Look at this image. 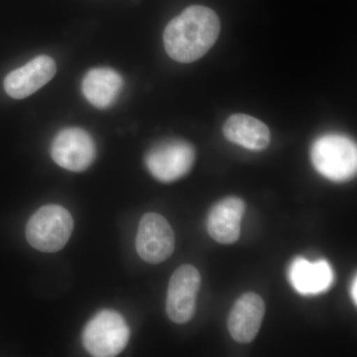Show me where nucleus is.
Masks as SVG:
<instances>
[{
  "instance_id": "obj_5",
  "label": "nucleus",
  "mask_w": 357,
  "mask_h": 357,
  "mask_svg": "<svg viewBox=\"0 0 357 357\" xmlns=\"http://www.w3.org/2000/svg\"><path fill=\"white\" fill-rule=\"evenodd\" d=\"M196 152L190 143L183 140H168L149 150L145 157L148 171L163 183H172L191 171Z\"/></svg>"
},
{
  "instance_id": "obj_11",
  "label": "nucleus",
  "mask_w": 357,
  "mask_h": 357,
  "mask_svg": "<svg viewBox=\"0 0 357 357\" xmlns=\"http://www.w3.org/2000/svg\"><path fill=\"white\" fill-rule=\"evenodd\" d=\"M245 211L243 199L230 197L218 202L208 213L206 229L218 243L232 244L238 241Z\"/></svg>"
},
{
  "instance_id": "obj_12",
  "label": "nucleus",
  "mask_w": 357,
  "mask_h": 357,
  "mask_svg": "<svg viewBox=\"0 0 357 357\" xmlns=\"http://www.w3.org/2000/svg\"><path fill=\"white\" fill-rule=\"evenodd\" d=\"M333 272L326 260L310 262L297 257L289 268L291 285L301 295H317L325 292L332 286Z\"/></svg>"
},
{
  "instance_id": "obj_10",
  "label": "nucleus",
  "mask_w": 357,
  "mask_h": 357,
  "mask_svg": "<svg viewBox=\"0 0 357 357\" xmlns=\"http://www.w3.org/2000/svg\"><path fill=\"white\" fill-rule=\"evenodd\" d=\"M265 314L264 301L253 292L244 294L232 307L227 319L230 335L239 344H249L261 328Z\"/></svg>"
},
{
  "instance_id": "obj_14",
  "label": "nucleus",
  "mask_w": 357,
  "mask_h": 357,
  "mask_svg": "<svg viewBox=\"0 0 357 357\" xmlns=\"http://www.w3.org/2000/svg\"><path fill=\"white\" fill-rule=\"evenodd\" d=\"M223 134L230 142L255 151L266 149L271 140L269 128L246 114L231 115L223 126Z\"/></svg>"
},
{
  "instance_id": "obj_13",
  "label": "nucleus",
  "mask_w": 357,
  "mask_h": 357,
  "mask_svg": "<svg viewBox=\"0 0 357 357\" xmlns=\"http://www.w3.org/2000/svg\"><path fill=\"white\" fill-rule=\"evenodd\" d=\"M123 79L116 70L109 68H96L89 70L83 79V93L93 107L109 109L121 93Z\"/></svg>"
},
{
  "instance_id": "obj_7",
  "label": "nucleus",
  "mask_w": 357,
  "mask_h": 357,
  "mask_svg": "<svg viewBox=\"0 0 357 357\" xmlns=\"http://www.w3.org/2000/svg\"><path fill=\"white\" fill-rule=\"evenodd\" d=\"M175 234L165 218L156 213L143 215L136 236L138 255L150 264H159L173 255Z\"/></svg>"
},
{
  "instance_id": "obj_8",
  "label": "nucleus",
  "mask_w": 357,
  "mask_h": 357,
  "mask_svg": "<svg viewBox=\"0 0 357 357\" xmlns=\"http://www.w3.org/2000/svg\"><path fill=\"white\" fill-rule=\"evenodd\" d=\"M95 141L86 130L70 128L63 129L51 146V156L56 164L72 172H83L95 161Z\"/></svg>"
},
{
  "instance_id": "obj_6",
  "label": "nucleus",
  "mask_w": 357,
  "mask_h": 357,
  "mask_svg": "<svg viewBox=\"0 0 357 357\" xmlns=\"http://www.w3.org/2000/svg\"><path fill=\"white\" fill-rule=\"evenodd\" d=\"M201 274L192 265H182L169 282L166 312L176 324H185L195 316L197 295L201 288Z\"/></svg>"
},
{
  "instance_id": "obj_4",
  "label": "nucleus",
  "mask_w": 357,
  "mask_h": 357,
  "mask_svg": "<svg viewBox=\"0 0 357 357\" xmlns=\"http://www.w3.org/2000/svg\"><path fill=\"white\" fill-rule=\"evenodd\" d=\"M130 331L126 319L112 310L98 312L84 326L83 344L91 356H119L128 345Z\"/></svg>"
},
{
  "instance_id": "obj_1",
  "label": "nucleus",
  "mask_w": 357,
  "mask_h": 357,
  "mask_svg": "<svg viewBox=\"0 0 357 357\" xmlns=\"http://www.w3.org/2000/svg\"><path fill=\"white\" fill-rule=\"evenodd\" d=\"M220 31V22L215 11L206 6H190L167 25L164 46L169 57L189 64L208 53Z\"/></svg>"
},
{
  "instance_id": "obj_3",
  "label": "nucleus",
  "mask_w": 357,
  "mask_h": 357,
  "mask_svg": "<svg viewBox=\"0 0 357 357\" xmlns=\"http://www.w3.org/2000/svg\"><path fill=\"white\" fill-rule=\"evenodd\" d=\"M72 215L58 204H47L39 208L26 225V238L30 245L42 252L61 250L72 236Z\"/></svg>"
},
{
  "instance_id": "obj_9",
  "label": "nucleus",
  "mask_w": 357,
  "mask_h": 357,
  "mask_svg": "<svg viewBox=\"0 0 357 357\" xmlns=\"http://www.w3.org/2000/svg\"><path fill=\"white\" fill-rule=\"evenodd\" d=\"M57 66L49 56H38L27 64L9 73L4 79L7 95L22 100L36 93L55 76Z\"/></svg>"
},
{
  "instance_id": "obj_15",
  "label": "nucleus",
  "mask_w": 357,
  "mask_h": 357,
  "mask_svg": "<svg viewBox=\"0 0 357 357\" xmlns=\"http://www.w3.org/2000/svg\"><path fill=\"white\" fill-rule=\"evenodd\" d=\"M357 281H356V276L354 277V281H352V286H351V298L352 301H354V304H357Z\"/></svg>"
},
{
  "instance_id": "obj_2",
  "label": "nucleus",
  "mask_w": 357,
  "mask_h": 357,
  "mask_svg": "<svg viewBox=\"0 0 357 357\" xmlns=\"http://www.w3.org/2000/svg\"><path fill=\"white\" fill-rule=\"evenodd\" d=\"M311 158L314 169L333 182H347L356 175V143L342 134H326L312 144Z\"/></svg>"
}]
</instances>
